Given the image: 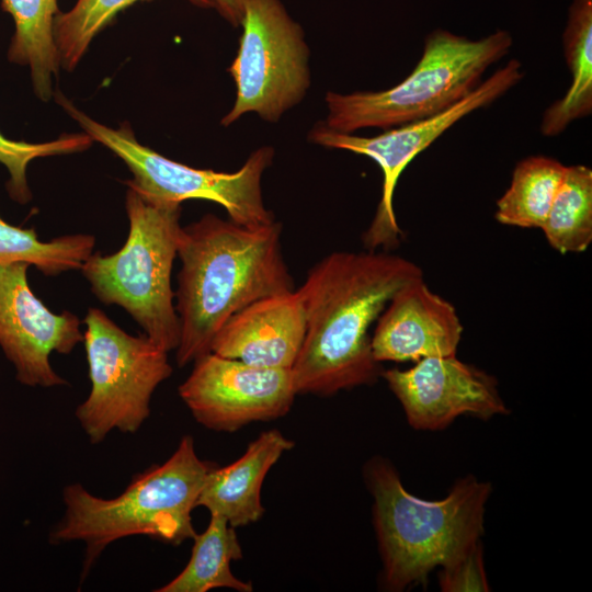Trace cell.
<instances>
[{"mask_svg": "<svg viewBox=\"0 0 592 592\" xmlns=\"http://www.w3.org/2000/svg\"><path fill=\"white\" fill-rule=\"evenodd\" d=\"M421 277L417 263L390 251H337L316 263L297 289L306 316L292 367L297 395L374 384L383 371L372 353L371 326L400 287Z\"/></svg>", "mask_w": 592, "mask_h": 592, "instance_id": "6da1fadb", "label": "cell"}, {"mask_svg": "<svg viewBox=\"0 0 592 592\" xmlns=\"http://www.w3.org/2000/svg\"><path fill=\"white\" fill-rule=\"evenodd\" d=\"M282 226L247 227L206 214L181 228L175 310L180 338L175 361L183 367L210 353L236 312L295 289L282 253Z\"/></svg>", "mask_w": 592, "mask_h": 592, "instance_id": "7a4b0ae2", "label": "cell"}, {"mask_svg": "<svg viewBox=\"0 0 592 592\" xmlns=\"http://www.w3.org/2000/svg\"><path fill=\"white\" fill-rule=\"evenodd\" d=\"M374 499V526L383 560V582L390 591L421 583L480 542L489 482L473 475L457 480L441 500L411 494L395 467L374 457L364 470Z\"/></svg>", "mask_w": 592, "mask_h": 592, "instance_id": "3957f363", "label": "cell"}, {"mask_svg": "<svg viewBox=\"0 0 592 592\" xmlns=\"http://www.w3.org/2000/svg\"><path fill=\"white\" fill-rule=\"evenodd\" d=\"M214 467L200 459L192 436H184L164 463L135 476L115 498L96 497L78 482L67 485L65 513L49 542L86 545L82 577L110 544L124 537L146 535L179 545L196 534L192 511Z\"/></svg>", "mask_w": 592, "mask_h": 592, "instance_id": "277c9868", "label": "cell"}, {"mask_svg": "<svg viewBox=\"0 0 592 592\" xmlns=\"http://www.w3.org/2000/svg\"><path fill=\"white\" fill-rule=\"evenodd\" d=\"M512 44L511 34L503 30L479 39L435 30L425 38L413 71L397 86L376 92H328L323 123L335 132L352 134L435 116L471 93L486 70L505 56Z\"/></svg>", "mask_w": 592, "mask_h": 592, "instance_id": "5b68a950", "label": "cell"}, {"mask_svg": "<svg viewBox=\"0 0 592 592\" xmlns=\"http://www.w3.org/2000/svg\"><path fill=\"white\" fill-rule=\"evenodd\" d=\"M129 231L113 254L92 253L81 272L105 305L124 308L144 334L167 352L179 344L171 272L178 257L181 205L153 203L128 187Z\"/></svg>", "mask_w": 592, "mask_h": 592, "instance_id": "8992f818", "label": "cell"}, {"mask_svg": "<svg viewBox=\"0 0 592 592\" xmlns=\"http://www.w3.org/2000/svg\"><path fill=\"white\" fill-rule=\"evenodd\" d=\"M57 101L93 141L102 144L125 162L133 174L126 185L145 198L168 205H181L186 200L212 201L225 208L230 220L247 227H260L275 220L265 207L261 187L262 175L273 160L272 147L253 151L235 172L196 169L141 145L127 123L111 128L78 110L62 94H58Z\"/></svg>", "mask_w": 592, "mask_h": 592, "instance_id": "52a82bcc", "label": "cell"}, {"mask_svg": "<svg viewBox=\"0 0 592 592\" xmlns=\"http://www.w3.org/2000/svg\"><path fill=\"white\" fill-rule=\"evenodd\" d=\"M83 322L90 391L76 418L93 444L114 430L136 433L155 390L172 374L168 352L145 334L127 333L99 308H89Z\"/></svg>", "mask_w": 592, "mask_h": 592, "instance_id": "ba28073f", "label": "cell"}, {"mask_svg": "<svg viewBox=\"0 0 592 592\" xmlns=\"http://www.w3.org/2000/svg\"><path fill=\"white\" fill-rule=\"evenodd\" d=\"M240 25L239 49L228 69L237 93L221 124L249 112L276 122L303 100L310 83L303 29L281 0H243Z\"/></svg>", "mask_w": 592, "mask_h": 592, "instance_id": "9c48e42d", "label": "cell"}, {"mask_svg": "<svg viewBox=\"0 0 592 592\" xmlns=\"http://www.w3.org/2000/svg\"><path fill=\"white\" fill-rule=\"evenodd\" d=\"M523 77L522 64L517 59H511L446 111L425 119L386 129L375 137L339 133L323 122L312 127L308 135L311 143L369 157L382 169V197L372 223L362 236L367 250L391 251L400 243L402 230L395 215L394 193L398 179L407 166L453 124L505 94Z\"/></svg>", "mask_w": 592, "mask_h": 592, "instance_id": "30bf717a", "label": "cell"}, {"mask_svg": "<svg viewBox=\"0 0 592 592\" xmlns=\"http://www.w3.org/2000/svg\"><path fill=\"white\" fill-rule=\"evenodd\" d=\"M193 363L179 395L194 419L214 431L280 418L297 395L292 369L252 366L213 352Z\"/></svg>", "mask_w": 592, "mask_h": 592, "instance_id": "8fae6325", "label": "cell"}, {"mask_svg": "<svg viewBox=\"0 0 592 592\" xmlns=\"http://www.w3.org/2000/svg\"><path fill=\"white\" fill-rule=\"evenodd\" d=\"M26 263L0 264V348L15 377L29 387L67 385L50 364V354L70 353L83 341L75 314L49 310L31 289Z\"/></svg>", "mask_w": 592, "mask_h": 592, "instance_id": "7c38bea8", "label": "cell"}, {"mask_svg": "<svg viewBox=\"0 0 592 592\" xmlns=\"http://www.w3.org/2000/svg\"><path fill=\"white\" fill-rule=\"evenodd\" d=\"M382 376L417 430H442L463 414L488 420L510 412L497 379L456 355L423 358L409 369L383 371Z\"/></svg>", "mask_w": 592, "mask_h": 592, "instance_id": "4fadbf2b", "label": "cell"}, {"mask_svg": "<svg viewBox=\"0 0 592 592\" xmlns=\"http://www.w3.org/2000/svg\"><path fill=\"white\" fill-rule=\"evenodd\" d=\"M376 322L371 346L378 363L456 355L463 333L453 304L423 277L400 287Z\"/></svg>", "mask_w": 592, "mask_h": 592, "instance_id": "5bb4252c", "label": "cell"}, {"mask_svg": "<svg viewBox=\"0 0 592 592\" xmlns=\"http://www.w3.org/2000/svg\"><path fill=\"white\" fill-rule=\"evenodd\" d=\"M305 333V310L295 288L236 312L215 337L210 352L252 366L292 369Z\"/></svg>", "mask_w": 592, "mask_h": 592, "instance_id": "9a60e30c", "label": "cell"}, {"mask_svg": "<svg viewBox=\"0 0 592 592\" xmlns=\"http://www.w3.org/2000/svg\"><path fill=\"white\" fill-rule=\"evenodd\" d=\"M294 443L280 431L261 433L243 455L207 475L196 506L223 516L230 526H244L262 517L261 488L271 467Z\"/></svg>", "mask_w": 592, "mask_h": 592, "instance_id": "2e32d148", "label": "cell"}, {"mask_svg": "<svg viewBox=\"0 0 592 592\" xmlns=\"http://www.w3.org/2000/svg\"><path fill=\"white\" fill-rule=\"evenodd\" d=\"M1 5L14 22L8 58L29 67L34 92L46 102L53 95V78L60 67L54 38L57 0H2Z\"/></svg>", "mask_w": 592, "mask_h": 592, "instance_id": "e0dca14e", "label": "cell"}, {"mask_svg": "<svg viewBox=\"0 0 592 592\" xmlns=\"http://www.w3.org/2000/svg\"><path fill=\"white\" fill-rule=\"evenodd\" d=\"M562 44L571 84L544 112L540 130L548 137L557 136L570 123L592 112V0L572 1Z\"/></svg>", "mask_w": 592, "mask_h": 592, "instance_id": "ac0fdd59", "label": "cell"}, {"mask_svg": "<svg viewBox=\"0 0 592 592\" xmlns=\"http://www.w3.org/2000/svg\"><path fill=\"white\" fill-rule=\"evenodd\" d=\"M191 558L185 568L157 592H206L229 588L251 592L252 584L235 577L231 560L242 558V550L235 527L220 515L210 514L206 530L193 537Z\"/></svg>", "mask_w": 592, "mask_h": 592, "instance_id": "d6986e66", "label": "cell"}, {"mask_svg": "<svg viewBox=\"0 0 592 592\" xmlns=\"http://www.w3.org/2000/svg\"><path fill=\"white\" fill-rule=\"evenodd\" d=\"M565 170L566 166L546 156L517 162L509 189L497 201L496 219L506 226L540 229Z\"/></svg>", "mask_w": 592, "mask_h": 592, "instance_id": "ffe728a7", "label": "cell"}, {"mask_svg": "<svg viewBox=\"0 0 592 592\" xmlns=\"http://www.w3.org/2000/svg\"><path fill=\"white\" fill-rule=\"evenodd\" d=\"M561 254L585 251L592 241V170L566 166L562 181L540 228Z\"/></svg>", "mask_w": 592, "mask_h": 592, "instance_id": "44dd1931", "label": "cell"}, {"mask_svg": "<svg viewBox=\"0 0 592 592\" xmlns=\"http://www.w3.org/2000/svg\"><path fill=\"white\" fill-rule=\"evenodd\" d=\"M95 239L89 234L64 235L41 241L34 228H21L0 216V264L26 263L55 276L80 270L93 253Z\"/></svg>", "mask_w": 592, "mask_h": 592, "instance_id": "7402d4cb", "label": "cell"}, {"mask_svg": "<svg viewBox=\"0 0 592 592\" xmlns=\"http://www.w3.org/2000/svg\"><path fill=\"white\" fill-rule=\"evenodd\" d=\"M137 1L144 0H77L67 12H58L54 22V38L60 66L72 70L86 54L93 38L113 19ZM200 8H213L209 0H189Z\"/></svg>", "mask_w": 592, "mask_h": 592, "instance_id": "603a6c76", "label": "cell"}, {"mask_svg": "<svg viewBox=\"0 0 592 592\" xmlns=\"http://www.w3.org/2000/svg\"><path fill=\"white\" fill-rule=\"evenodd\" d=\"M92 141L86 133L61 135L55 140L41 144L11 140L0 133V163L7 168L10 175L7 183L10 197L20 204L31 201L26 169L32 160L83 151Z\"/></svg>", "mask_w": 592, "mask_h": 592, "instance_id": "cb8c5ba5", "label": "cell"}, {"mask_svg": "<svg viewBox=\"0 0 592 592\" xmlns=\"http://www.w3.org/2000/svg\"><path fill=\"white\" fill-rule=\"evenodd\" d=\"M439 584L444 592L490 591L481 542L451 563L441 567Z\"/></svg>", "mask_w": 592, "mask_h": 592, "instance_id": "d4e9b609", "label": "cell"}, {"mask_svg": "<svg viewBox=\"0 0 592 592\" xmlns=\"http://www.w3.org/2000/svg\"><path fill=\"white\" fill-rule=\"evenodd\" d=\"M213 8L234 26H239L243 16V0H209Z\"/></svg>", "mask_w": 592, "mask_h": 592, "instance_id": "484cf974", "label": "cell"}]
</instances>
